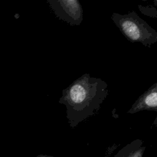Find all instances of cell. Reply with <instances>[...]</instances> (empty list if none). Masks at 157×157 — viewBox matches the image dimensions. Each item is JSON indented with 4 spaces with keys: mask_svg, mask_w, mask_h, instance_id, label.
<instances>
[{
    "mask_svg": "<svg viewBox=\"0 0 157 157\" xmlns=\"http://www.w3.org/2000/svg\"><path fill=\"white\" fill-rule=\"evenodd\" d=\"M50 7L59 18L69 23H74L78 19L79 4L75 0H47Z\"/></svg>",
    "mask_w": 157,
    "mask_h": 157,
    "instance_id": "obj_1",
    "label": "cell"
},
{
    "mask_svg": "<svg viewBox=\"0 0 157 157\" xmlns=\"http://www.w3.org/2000/svg\"><path fill=\"white\" fill-rule=\"evenodd\" d=\"M145 104L151 107H157V92L148 94L145 99Z\"/></svg>",
    "mask_w": 157,
    "mask_h": 157,
    "instance_id": "obj_4",
    "label": "cell"
},
{
    "mask_svg": "<svg viewBox=\"0 0 157 157\" xmlns=\"http://www.w3.org/2000/svg\"><path fill=\"white\" fill-rule=\"evenodd\" d=\"M121 28L125 34L131 39L140 40L143 39L144 29H142L140 25L133 20L123 19L121 22Z\"/></svg>",
    "mask_w": 157,
    "mask_h": 157,
    "instance_id": "obj_3",
    "label": "cell"
},
{
    "mask_svg": "<svg viewBox=\"0 0 157 157\" xmlns=\"http://www.w3.org/2000/svg\"><path fill=\"white\" fill-rule=\"evenodd\" d=\"M36 157H54V156L47 155H38L37 156H36Z\"/></svg>",
    "mask_w": 157,
    "mask_h": 157,
    "instance_id": "obj_5",
    "label": "cell"
},
{
    "mask_svg": "<svg viewBox=\"0 0 157 157\" xmlns=\"http://www.w3.org/2000/svg\"><path fill=\"white\" fill-rule=\"evenodd\" d=\"M142 141L137 139L122 148L113 157H143L145 147L142 146Z\"/></svg>",
    "mask_w": 157,
    "mask_h": 157,
    "instance_id": "obj_2",
    "label": "cell"
}]
</instances>
